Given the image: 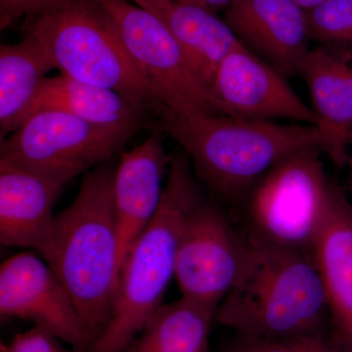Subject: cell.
Segmentation results:
<instances>
[{"instance_id": "484cf974", "label": "cell", "mask_w": 352, "mask_h": 352, "mask_svg": "<svg viewBox=\"0 0 352 352\" xmlns=\"http://www.w3.org/2000/svg\"><path fill=\"white\" fill-rule=\"evenodd\" d=\"M131 1L135 6L162 17L173 3V0H131Z\"/></svg>"}, {"instance_id": "ffe728a7", "label": "cell", "mask_w": 352, "mask_h": 352, "mask_svg": "<svg viewBox=\"0 0 352 352\" xmlns=\"http://www.w3.org/2000/svg\"><path fill=\"white\" fill-rule=\"evenodd\" d=\"M217 308L183 298L162 305L131 352H208Z\"/></svg>"}, {"instance_id": "4fadbf2b", "label": "cell", "mask_w": 352, "mask_h": 352, "mask_svg": "<svg viewBox=\"0 0 352 352\" xmlns=\"http://www.w3.org/2000/svg\"><path fill=\"white\" fill-rule=\"evenodd\" d=\"M65 185L0 159V242L36 251L44 261L52 251L54 208Z\"/></svg>"}, {"instance_id": "7402d4cb", "label": "cell", "mask_w": 352, "mask_h": 352, "mask_svg": "<svg viewBox=\"0 0 352 352\" xmlns=\"http://www.w3.org/2000/svg\"><path fill=\"white\" fill-rule=\"evenodd\" d=\"M222 352H352V347L328 331L282 339H254L235 333Z\"/></svg>"}, {"instance_id": "cb8c5ba5", "label": "cell", "mask_w": 352, "mask_h": 352, "mask_svg": "<svg viewBox=\"0 0 352 352\" xmlns=\"http://www.w3.org/2000/svg\"><path fill=\"white\" fill-rule=\"evenodd\" d=\"M50 331L39 326L16 336L9 344H1V352H78L65 349Z\"/></svg>"}, {"instance_id": "d6986e66", "label": "cell", "mask_w": 352, "mask_h": 352, "mask_svg": "<svg viewBox=\"0 0 352 352\" xmlns=\"http://www.w3.org/2000/svg\"><path fill=\"white\" fill-rule=\"evenodd\" d=\"M54 66L36 39L0 46V139L24 122L39 87Z\"/></svg>"}, {"instance_id": "6da1fadb", "label": "cell", "mask_w": 352, "mask_h": 352, "mask_svg": "<svg viewBox=\"0 0 352 352\" xmlns=\"http://www.w3.org/2000/svg\"><path fill=\"white\" fill-rule=\"evenodd\" d=\"M160 131L170 135L189 157L199 179L217 195L239 200L266 173L303 150L320 149L337 164L347 151L320 126L234 119L219 113L183 115L163 108Z\"/></svg>"}, {"instance_id": "9a60e30c", "label": "cell", "mask_w": 352, "mask_h": 352, "mask_svg": "<svg viewBox=\"0 0 352 352\" xmlns=\"http://www.w3.org/2000/svg\"><path fill=\"white\" fill-rule=\"evenodd\" d=\"M312 256L325 289L333 333L352 347V208L340 189Z\"/></svg>"}, {"instance_id": "30bf717a", "label": "cell", "mask_w": 352, "mask_h": 352, "mask_svg": "<svg viewBox=\"0 0 352 352\" xmlns=\"http://www.w3.org/2000/svg\"><path fill=\"white\" fill-rule=\"evenodd\" d=\"M219 115L234 119L320 126L314 109L300 98L288 78L244 45L222 61L210 91Z\"/></svg>"}, {"instance_id": "83f0119b", "label": "cell", "mask_w": 352, "mask_h": 352, "mask_svg": "<svg viewBox=\"0 0 352 352\" xmlns=\"http://www.w3.org/2000/svg\"><path fill=\"white\" fill-rule=\"evenodd\" d=\"M346 164L349 166V180H351V208H352V156L349 157L347 159Z\"/></svg>"}, {"instance_id": "4316f807", "label": "cell", "mask_w": 352, "mask_h": 352, "mask_svg": "<svg viewBox=\"0 0 352 352\" xmlns=\"http://www.w3.org/2000/svg\"><path fill=\"white\" fill-rule=\"evenodd\" d=\"M295 1L305 11H309L314 9V7L318 6L325 0H295Z\"/></svg>"}, {"instance_id": "8fae6325", "label": "cell", "mask_w": 352, "mask_h": 352, "mask_svg": "<svg viewBox=\"0 0 352 352\" xmlns=\"http://www.w3.org/2000/svg\"><path fill=\"white\" fill-rule=\"evenodd\" d=\"M0 315L34 322L78 352H87L92 344L61 280L32 252H19L1 264Z\"/></svg>"}, {"instance_id": "e0dca14e", "label": "cell", "mask_w": 352, "mask_h": 352, "mask_svg": "<svg viewBox=\"0 0 352 352\" xmlns=\"http://www.w3.org/2000/svg\"><path fill=\"white\" fill-rule=\"evenodd\" d=\"M161 18L179 43L197 82L210 99L220 65L243 43L226 20L201 7L173 0Z\"/></svg>"}, {"instance_id": "44dd1931", "label": "cell", "mask_w": 352, "mask_h": 352, "mask_svg": "<svg viewBox=\"0 0 352 352\" xmlns=\"http://www.w3.org/2000/svg\"><path fill=\"white\" fill-rule=\"evenodd\" d=\"M307 13L311 41L352 52V0H325Z\"/></svg>"}, {"instance_id": "ac0fdd59", "label": "cell", "mask_w": 352, "mask_h": 352, "mask_svg": "<svg viewBox=\"0 0 352 352\" xmlns=\"http://www.w3.org/2000/svg\"><path fill=\"white\" fill-rule=\"evenodd\" d=\"M47 110L69 113L103 126L139 127L143 113L113 90L88 85L62 74L44 78L25 120L36 113Z\"/></svg>"}, {"instance_id": "7c38bea8", "label": "cell", "mask_w": 352, "mask_h": 352, "mask_svg": "<svg viewBox=\"0 0 352 352\" xmlns=\"http://www.w3.org/2000/svg\"><path fill=\"white\" fill-rule=\"evenodd\" d=\"M226 21L245 47L287 78L298 76L311 38L295 0H233Z\"/></svg>"}, {"instance_id": "5bb4252c", "label": "cell", "mask_w": 352, "mask_h": 352, "mask_svg": "<svg viewBox=\"0 0 352 352\" xmlns=\"http://www.w3.org/2000/svg\"><path fill=\"white\" fill-rule=\"evenodd\" d=\"M171 157L159 133L120 154L113 178V201L120 238V267L127 252L157 214Z\"/></svg>"}, {"instance_id": "ba28073f", "label": "cell", "mask_w": 352, "mask_h": 352, "mask_svg": "<svg viewBox=\"0 0 352 352\" xmlns=\"http://www.w3.org/2000/svg\"><path fill=\"white\" fill-rule=\"evenodd\" d=\"M98 1L110 14L132 61L164 108L183 115L217 113L160 16L129 0Z\"/></svg>"}, {"instance_id": "5b68a950", "label": "cell", "mask_w": 352, "mask_h": 352, "mask_svg": "<svg viewBox=\"0 0 352 352\" xmlns=\"http://www.w3.org/2000/svg\"><path fill=\"white\" fill-rule=\"evenodd\" d=\"M23 32L38 41L62 75L113 90L141 113L164 107L98 0H72L61 9L25 20Z\"/></svg>"}, {"instance_id": "603a6c76", "label": "cell", "mask_w": 352, "mask_h": 352, "mask_svg": "<svg viewBox=\"0 0 352 352\" xmlns=\"http://www.w3.org/2000/svg\"><path fill=\"white\" fill-rule=\"evenodd\" d=\"M72 0H0V29L13 27L20 20L32 19L66 6Z\"/></svg>"}, {"instance_id": "9c48e42d", "label": "cell", "mask_w": 352, "mask_h": 352, "mask_svg": "<svg viewBox=\"0 0 352 352\" xmlns=\"http://www.w3.org/2000/svg\"><path fill=\"white\" fill-rule=\"evenodd\" d=\"M250 250L226 212L201 201L187 217L176 259L183 298L219 308L239 280Z\"/></svg>"}, {"instance_id": "52a82bcc", "label": "cell", "mask_w": 352, "mask_h": 352, "mask_svg": "<svg viewBox=\"0 0 352 352\" xmlns=\"http://www.w3.org/2000/svg\"><path fill=\"white\" fill-rule=\"evenodd\" d=\"M138 129L41 111L0 141V159L66 185L112 159Z\"/></svg>"}, {"instance_id": "277c9868", "label": "cell", "mask_w": 352, "mask_h": 352, "mask_svg": "<svg viewBox=\"0 0 352 352\" xmlns=\"http://www.w3.org/2000/svg\"><path fill=\"white\" fill-rule=\"evenodd\" d=\"M201 201L189 157L184 152L175 155L157 214L132 245L120 268L110 320L87 352H124L163 305L175 276L187 217Z\"/></svg>"}, {"instance_id": "7a4b0ae2", "label": "cell", "mask_w": 352, "mask_h": 352, "mask_svg": "<svg viewBox=\"0 0 352 352\" xmlns=\"http://www.w3.org/2000/svg\"><path fill=\"white\" fill-rule=\"evenodd\" d=\"M115 170L111 159L85 173L75 200L55 215L52 251L46 261L68 291L92 342L110 320L119 289Z\"/></svg>"}, {"instance_id": "2e32d148", "label": "cell", "mask_w": 352, "mask_h": 352, "mask_svg": "<svg viewBox=\"0 0 352 352\" xmlns=\"http://www.w3.org/2000/svg\"><path fill=\"white\" fill-rule=\"evenodd\" d=\"M298 76L307 83L320 126L347 150L352 142V52L325 45L311 48Z\"/></svg>"}, {"instance_id": "8992f818", "label": "cell", "mask_w": 352, "mask_h": 352, "mask_svg": "<svg viewBox=\"0 0 352 352\" xmlns=\"http://www.w3.org/2000/svg\"><path fill=\"white\" fill-rule=\"evenodd\" d=\"M322 153L312 148L287 157L250 190L248 239L312 254L340 191Z\"/></svg>"}, {"instance_id": "d4e9b609", "label": "cell", "mask_w": 352, "mask_h": 352, "mask_svg": "<svg viewBox=\"0 0 352 352\" xmlns=\"http://www.w3.org/2000/svg\"><path fill=\"white\" fill-rule=\"evenodd\" d=\"M176 1L192 4L210 12L217 13L219 10H226L227 7L232 3L233 0H176Z\"/></svg>"}, {"instance_id": "3957f363", "label": "cell", "mask_w": 352, "mask_h": 352, "mask_svg": "<svg viewBox=\"0 0 352 352\" xmlns=\"http://www.w3.org/2000/svg\"><path fill=\"white\" fill-rule=\"evenodd\" d=\"M248 241L251 250L244 270L220 303L215 320L254 339L328 331L327 296L314 256Z\"/></svg>"}]
</instances>
